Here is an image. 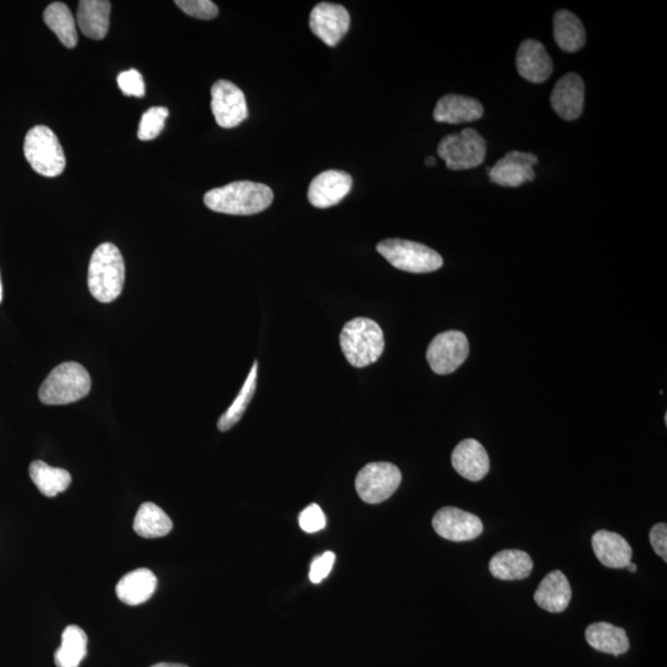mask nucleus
Returning <instances> with one entry per match:
<instances>
[{"instance_id":"obj_5","label":"nucleus","mask_w":667,"mask_h":667,"mask_svg":"<svg viewBox=\"0 0 667 667\" xmlns=\"http://www.w3.org/2000/svg\"><path fill=\"white\" fill-rule=\"evenodd\" d=\"M24 155L36 173L45 177L60 176L66 168V156L59 138L45 125L34 126L25 136Z\"/></svg>"},{"instance_id":"obj_13","label":"nucleus","mask_w":667,"mask_h":667,"mask_svg":"<svg viewBox=\"0 0 667 667\" xmlns=\"http://www.w3.org/2000/svg\"><path fill=\"white\" fill-rule=\"evenodd\" d=\"M309 26L317 38L333 47L348 33L350 15L343 5L320 3L312 10Z\"/></svg>"},{"instance_id":"obj_14","label":"nucleus","mask_w":667,"mask_h":667,"mask_svg":"<svg viewBox=\"0 0 667 667\" xmlns=\"http://www.w3.org/2000/svg\"><path fill=\"white\" fill-rule=\"evenodd\" d=\"M353 188V177L344 171H324L319 173L308 189V199L312 206L327 209L336 206Z\"/></svg>"},{"instance_id":"obj_1","label":"nucleus","mask_w":667,"mask_h":667,"mask_svg":"<svg viewBox=\"0 0 667 667\" xmlns=\"http://www.w3.org/2000/svg\"><path fill=\"white\" fill-rule=\"evenodd\" d=\"M273 192L262 183L240 181L214 188L204 196V204L213 212L229 215H254L271 206Z\"/></svg>"},{"instance_id":"obj_9","label":"nucleus","mask_w":667,"mask_h":667,"mask_svg":"<svg viewBox=\"0 0 667 667\" xmlns=\"http://www.w3.org/2000/svg\"><path fill=\"white\" fill-rule=\"evenodd\" d=\"M470 353L469 340L458 330H449L433 339L427 351L430 369L437 375L453 374L464 364Z\"/></svg>"},{"instance_id":"obj_23","label":"nucleus","mask_w":667,"mask_h":667,"mask_svg":"<svg viewBox=\"0 0 667 667\" xmlns=\"http://www.w3.org/2000/svg\"><path fill=\"white\" fill-rule=\"evenodd\" d=\"M533 560L522 550H502L490 561L493 577L503 581L524 580L532 574Z\"/></svg>"},{"instance_id":"obj_39","label":"nucleus","mask_w":667,"mask_h":667,"mask_svg":"<svg viewBox=\"0 0 667 667\" xmlns=\"http://www.w3.org/2000/svg\"><path fill=\"white\" fill-rule=\"evenodd\" d=\"M3 301V285H2V277H0V303Z\"/></svg>"},{"instance_id":"obj_21","label":"nucleus","mask_w":667,"mask_h":667,"mask_svg":"<svg viewBox=\"0 0 667 667\" xmlns=\"http://www.w3.org/2000/svg\"><path fill=\"white\" fill-rule=\"evenodd\" d=\"M112 4L108 0H82L78 5L77 24L83 35L93 40L107 36Z\"/></svg>"},{"instance_id":"obj_18","label":"nucleus","mask_w":667,"mask_h":667,"mask_svg":"<svg viewBox=\"0 0 667 667\" xmlns=\"http://www.w3.org/2000/svg\"><path fill=\"white\" fill-rule=\"evenodd\" d=\"M485 113L483 105L475 98L448 94L440 99L434 109V120L444 124H465L480 120Z\"/></svg>"},{"instance_id":"obj_7","label":"nucleus","mask_w":667,"mask_h":667,"mask_svg":"<svg viewBox=\"0 0 667 667\" xmlns=\"http://www.w3.org/2000/svg\"><path fill=\"white\" fill-rule=\"evenodd\" d=\"M485 139L475 129L466 128L459 134L445 136L438 146V155L453 171L471 170L486 159Z\"/></svg>"},{"instance_id":"obj_38","label":"nucleus","mask_w":667,"mask_h":667,"mask_svg":"<svg viewBox=\"0 0 667 667\" xmlns=\"http://www.w3.org/2000/svg\"><path fill=\"white\" fill-rule=\"evenodd\" d=\"M425 164H427V166H429V167H433V166L437 165V160H435L434 157L430 156V157H428L427 160H425Z\"/></svg>"},{"instance_id":"obj_8","label":"nucleus","mask_w":667,"mask_h":667,"mask_svg":"<svg viewBox=\"0 0 667 667\" xmlns=\"http://www.w3.org/2000/svg\"><path fill=\"white\" fill-rule=\"evenodd\" d=\"M402 482V474L391 462H371L356 476L357 495L369 504H378L395 495Z\"/></svg>"},{"instance_id":"obj_32","label":"nucleus","mask_w":667,"mask_h":667,"mask_svg":"<svg viewBox=\"0 0 667 667\" xmlns=\"http://www.w3.org/2000/svg\"><path fill=\"white\" fill-rule=\"evenodd\" d=\"M175 3L183 13L199 20H212L219 14L217 5L210 0H177Z\"/></svg>"},{"instance_id":"obj_31","label":"nucleus","mask_w":667,"mask_h":667,"mask_svg":"<svg viewBox=\"0 0 667 667\" xmlns=\"http://www.w3.org/2000/svg\"><path fill=\"white\" fill-rule=\"evenodd\" d=\"M168 114H170V112H168V109L165 107H154L147 110V112L143 114V117H141L138 138L141 141L156 139L165 128Z\"/></svg>"},{"instance_id":"obj_34","label":"nucleus","mask_w":667,"mask_h":667,"mask_svg":"<svg viewBox=\"0 0 667 667\" xmlns=\"http://www.w3.org/2000/svg\"><path fill=\"white\" fill-rule=\"evenodd\" d=\"M118 86L125 96L138 98L145 96V82L139 71L129 70L120 73Z\"/></svg>"},{"instance_id":"obj_30","label":"nucleus","mask_w":667,"mask_h":667,"mask_svg":"<svg viewBox=\"0 0 667 667\" xmlns=\"http://www.w3.org/2000/svg\"><path fill=\"white\" fill-rule=\"evenodd\" d=\"M257 369H259V365H257V361H255L238 397L234 399V402L231 403L228 411L219 419L218 428L220 432H228L229 429L233 428L234 425L238 424L239 420L243 418L252 397L255 395L257 386Z\"/></svg>"},{"instance_id":"obj_3","label":"nucleus","mask_w":667,"mask_h":667,"mask_svg":"<svg viewBox=\"0 0 667 667\" xmlns=\"http://www.w3.org/2000/svg\"><path fill=\"white\" fill-rule=\"evenodd\" d=\"M340 346L349 364L362 369L380 359L385 350V336L374 320L355 318L341 330Z\"/></svg>"},{"instance_id":"obj_29","label":"nucleus","mask_w":667,"mask_h":667,"mask_svg":"<svg viewBox=\"0 0 667 667\" xmlns=\"http://www.w3.org/2000/svg\"><path fill=\"white\" fill-rule=\"evenodd\" d=\"M44 21L67 49L77 46L76 21L65 3H52L44 12Z\"/></svg>"},{"instance_id":"obj_4","label":"nucleus","mask_w":667,"mask_h":667,"mask_svg":"<svg viewBox=\"0 0 667 667\" xmlns=\"http://www.w3.org/2000/svg\"><path fill=\"white\" fill-rule=\"evenodd\" d=\"M91 387V376L82 365L63 362L42 383L39 398L46 406H63L86 397Z\"/></svg>"},{"instance_id":"obj_25","label":"nucleus","mask_w":667,"mask_h":667,"mask_svg":"<svg viewBox=\"0 0 667 667\" xmlns=\"http://www.w3.org/2000/svg\"><path fill=\"white\" fill-rule=\"evenodd\" d=\"M554 39L561 50L574 54L586 44V30L581 20L567 10L554 15Z\"/></svg>"},{"instance_id":"obj_35","label":"nucleus","mask_w":667,"mask_h":667,"mask_svg":"<svg viewBox=\"0 0 667 667\" xmlns=\"http://www.w3.org/2000/svg\"><path fill=\"white\" fill-rule=\"evenodd\" d=\"M336 556L333 551H325L324 554L317 556L313 560L311 565V571H309V579L313 584H320L323 580L327 579L332 571L335 564Z\"/></svg>"},{"instance_id":"obj_6","label":"nucleus","mask_w":667,"mask_h":667,"mask_svg":"<svg viewBox=\"0 0 667 667\" xmlns=\"http://www.w3.org/2000/svg\"><path fill=\"white\" fill-rule=\"evenodd\" d=\"M377 251L396 269L411 273H429L441 269L444 261L437 251L423 244L402 239H388Z\"/></svg>"},{"instance_id":"obj_20","label":"nucleus","mask_w":667,"mask_h":667,"mask_svg":"<svg viewBox=\"0 0 667 667\" xmlns=\"http://www.w3.org/2000/svg\"><path fill=\"white\" fill-rule=\"evenodd\" d=\"M571 598L570 582L564 572L559 570L546 575L534 593V601L549 613L564 612L569 607Z\"/></svg>"},{"instance_id":"obj_19","label":"nucleus","mask_w":667,"mask_h":667,"mask_svg":"<svg viewBox=\"0 0 667 667\" xmlns=\"http://www.w3.org/2000/svg\"><path fill=\"white\" fill-rule=\"evenodd\" d=\"M596 558L609 569H623L632 563L633 550L626 539L617 533L600 530L592 537Z\"/></svg>"},{"instance_id":"obj_11","label":"nucleus","mask_w":667,"mask_h":667,"mask_svg":"<svg viewBox=\"0 0 667 667\" xmlns=\"http://www.w3.org/2000/svg\"><path fill=\"white\" fill-rule=\"evenodd\" d=\"M433 528L439 537L450 542L464 543L474 540L483 532V523L475 514L460 508L444 507L435 513Z\"/></svg>"},{"instance_id":"obj_22","label":"nucleus","mask_w":667,"mask_h":667,"mask_svg":"<svg viewBox=\"0 0 667 667\" xmlns=\"http://www.w3.org/2000/svg\"><path fill=\"white\" fill-rule=\"evenodd\" d=\"M157 579L149 569H138L126 574L118 582L117 596L129 606L143 605L149 601L156 591Z\"/></svg>"},{"instance_id":"obj_2","label":"nucleus","mask_w":667,"mask_h":667,"mask_svg":"<svg viewBox=\"0 0 667 667\" xmlns=\"http://www.w3.org/2000/svg\"><path fill=\"white\" fill-rule=\"evenodd\" d=\"M124 282L125 264L122 252L112 243L99 245L89 262V292L98 302L110 303L122 294Z\"/></svg>"},{"instance_id":"obj_37","label":"nucleus","mask_w":667,"mask_h":667,"mask_svg":"<svg viewBox=\"0 0 667 667\" xmlns=\"http://www.w3.org/2000/svg\"><path fill=\"white\" fill-rule=\"evenodd\" d=\"M151 667H189V666L183 664L159 663L152 665Z\"/></svg>"},{"instance_id":"obj_40","label":"nucleus","mask_w":667,"mask_h":667,"mask_svg":"<svg viewBox=\"0 0 667 667\" xmlns=\"http://www.w3.org/2000/svg\"><path fill=\"white\" fill-rule=\"evenodd\" d=\"M627 569H628L630 572H635V571H637V566H635L633 563H630V564L627 566Z\"/></svg>"},{"instance_id":"obj_33","label":"nucleus","mask_w":667,"mask_h":667,"mask_svg":"<svg viewBox=\"0 0 667 667\" xmlns=\"http://www.w3.org/2000/svg\"><path fill=\"white\" fill-rule=\"evenodd\" d=\"M299 527L308 534L318 533L327 527V518L317 503H312L299 514Z\"/></svg>"},{"instance_id":"obj_16","label":"nucleus","mask_w":667,"mask_h":667,"mask_svg":"<svg viewBox=\"0 0 667 667\" xmlns=\"http://www.w3.org/2000/svg\"><path fill=\"white\" fill-rule=\"evenodd\" d=\"M451 464L464 479L479 482L490 471V458L483 445L475 439H465L456 446Z\"/></svg>"},{"instance_id":"obj_28","label":"nucleus","mask_w":667,"mask_h":667,"mask_svg":"<svg viewBox=\"0 0 667 667\" xmlns=\"http://www.w3.org/2000/svg\"><path fill=\"white\" fill-rule=\"evenodd\" d=\"M87 634L78 626H68L63 630L61 647L55 651L57 667H80L87 656Z\"/></svg>"},{"instance_id":"obj_15","label":"nucleus","mask_w":667,"mask_h":667,"mask_svg":"<svg viewBox=\"0 0 667 667\" xmlns=\"http://www.w3.org/2000/svg\"><path fill=\"white\" fill-rule=\"evenodd\" d=\"M550 102L556 114L567 122L580 118L585 107L584 80L576 73H567L556 82Z\"/></svg>"},{"instance_id":"obj_27","label":"nucleus","mask_w":667,"mask_h":667,"mask_svg":"<svg viewBox=\"0 0 667 667\" xmlns=\"http://www.w3.org/2000/svg\"><path fill=\"white\" fill-rule=\"evenodd\" d=\"M29 474L34 485L46 497H55L65 492L72 482L70 472L59 467H51L40 460L31 462Z\"/></svg>"},{"instance_id":"obj_36","label":"nucleus","mask_w":667,"mask_h":667,"mask_svg":"<svg viewBox=\"0 0 667 667\" xmlns=\"http://www.w3.org/2000/svg\"><path fill=\"white\" fill-rule=\"evenodd\" d=\"M650 544L656 554L666 563L667 561V525L666 523L655 524L649 533Z\"/></svg>"},{"instance_id":"obj_26","label":"nucleus","mask_w":667,"mask_h":667,"mask_svg":"<svg viewBox=\"0 0 667 667\" xmlns=\"http://www.w3.org/2000/svg\"><path fill=\"white\" fill-rule=\"evenodd\" d=\"M135 533L145 539L166 537L170 534L173 524L171 518L155 503L141 504L134 519Z\"/></svg>"},{"instance_id":"obj_10","label":"nucleus","mask_w":667,"mask_h":667,"mask_svg":"<svg viewBox=\"0 0 667 667\" xmlns=\"http://www.w3.org/2000/svg\"><path fill=\"white\" fill-rule=\"evenodd\" d=\"M212 112L215 122L224 129H233L249 117L245 94L236 84L220 80L212 87Z\"/></svg>"},{"instance_id":"obj_24","label":"nucleus","mask_w":667,"mask_h":667,"mask_svg":"<svg viewBox=\"0 0 667 667\" xmlns=\"http://www.w3.org/2000/svg\"><path fill=\"white\" fill-rule=\"evenodd\" d=\"M586 640L593 649L614 656L626 654L630 647L626 630L606 622L591 624L586 629Z\"/></svg>"},{"instance_id":"obj_12","label":"nucleus","mask_w":667,"mask_h":667,"mask_svg":"<svg viewBox=\"0 0 667 667\" xmlns=\"http://www.w3.org/2000/svg\"><path fill=\"white\" fill-rule=\"evenodd\" d=\"M538 157L530 152L511 151L498 160L492 168H487L492 183L498 186L516 188L535 180L534 166Z\"/></svg>"},{"instance_id":"obj_17","label":"nucleus","mask_w":667,"mask_h":667,"mask_svg":"<svg viewBox=\"0 0 667 667\" xmlns=\"http://www.w3.org/2000/svg\"><path fill=\"white\" fill-rule=\"evenodd\" d=\"M517 70L528 82L539 84L548 80L554 65L542 42L532 39L522 42L517 54Z\"/></svg>"}]
</instances>
